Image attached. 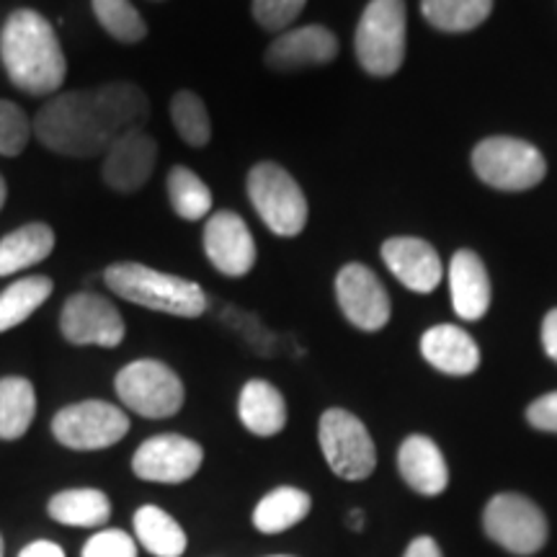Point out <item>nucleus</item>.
Segmentation results:
<instances>
[{"mask_svg":"<svg viewBox=\"0 0 557 557\" xmlns=\"http://www.w3.org/2000/svg\"><path fill=\"white\" fill-rule=\"evenodd\" d=\"M18 557H67V555L58 542L37 540V542H29V545L21 549Z\"/></svg>","mask_w":557,"mask_h":557,"instance_id":"38","label":"nucleus"},{"mask_svg":"<svg viewBox=\"0 0 557 557\" xmlns=\"http://www.w3.org/2000/svg\"><path fill=\"white\" fill-rule=\"evenodd\" d=\"M398 468L406 483L421 496H438L449 485V470L442 449L429 436H408L400 444Z\"/></svg>","mask_w":557,"mask_h":557,"instance_id":"21","label":"nucleus"},{"mask_svg":"<svg viewBox=\"0 0 557 557\" xmlns=\"http://www.w3.org/2000/svg\"><path fill=\"white\" fill-rule=\"evenodd\" d=\"M81 557H137V542L122 529H101L83 545Z\"/></svg>","mask_w":557,"mask_h":557,"instance_id":"35","label":"nucleus"},{"mask_svg":"<svg viewBox=\"0 0 557 557\" xmlns=\"http://www.w3.org/2000/svg\"><path fill=\"white\" fill-rule=\"evenodd\" d=\"M271 557H292V555H271Z\"/></svg>","mask_w":557,"mask_h":557,"instance_id":"43","label":"nucleus"},{"mask_svg":"<svg viewBox=\"0 0 557 557\" xmlns=\"http://www.w3.org/2000/svg\"><path fill=\"white\" fill-rule=\"evenodd\" d=\"M472 169L487 186L500 191L532 189L547 173L542 152L517 137L483 139L472 152Z\"/></svg>","mask_w":557,"mask_h":557,"instance_id":"8","label":"nucleus"},{"mask_svg":"<svg viewBox=\"0 0 557 557\" xmlns=\"http://www.w3.org/2000/svg\"><path fill=\"white\" fill-rule=\"evenodd\" d=\"M403 557H442V547L436 545V540L431 537H418L408 545Z\"/></svg>","mask_w":557,"mask_h":557,"instance_id":"39","label":"nucleus"},{"mask_svg":"<svg viewBox=\"0 0 557 557\" xmlns=\"http://www.w3.org/2000/svg\"><path fill=\"white\" fill-rule=\"evenodd\" d=\"M158 165V143L145 129L124 132L103 152L101 178L109 189L135 194L148 184Z\"/></svg>","mask_w":557,"mask_h":557,"instance_id":"14","label":"nucleus"},{"mask_svg":"<svg viewBox=\"0 0 557 557\" xmlns=\"http://www.w3.org/2000/svg\"><path fill=\"white\" fill-rule=\"evenodd\" d=\"M135 537L152 557H181L189 547L184 527L158 506H139L135 511Z\"/></svg>","mask_w":557,"mask_h":557,"instance_id":"25","label":"nucleus"},{"mask_svg":"<svg viewBox=\"0 0 557 557\" xmlns=\"http://www.w3.org/2000/svg\"><path fill=\"white\" fill-rule=\"evenodd\" d=\"M205 462V449L189 436L160 434L143 442L132 457V472L139 480L163 485L186 483Z\"/></svg>","mask_w":557,"mask_h":557,"instance_id":"12","label":"nucleus"},{"mask_svg":"<svg viewBox=\"0 0 557 557\" xmlns=\"http://www.w3.org/2000/svg\"><path fill=\"white\" fill-rule=\"evenodd\" d=\"M0 60L13 86L29 96L60 94L67 62L52 24L41 13H11L0 32Z\"/></svg>","mask_w":557,"mask_h":557,"instance_id":"1","label":"nucleus"},{"mask_svg":"<svg viewBox=\"0 0 557 557\" xmlns=\"http://www.w3.org/2000/svg\"><path fill=\"white\" fill-rule=\"evenodd\" d=\"M171 120L178 137L191 148H205L212 139V124L205 101L191 90H178L171 101Z\"/></svg>","mask_w":557,"mask_h":557,"instance_id":"31","label":"nucleus"},{"mask_svg":"<svg viewBox=\"0 0 557 557\" xmlns=\"http://www.w3.org/2000/svg\"><path fill=\"white\" fill-rule=\"evenodd\" d=\"M129 431V416L107 400H83L65 406L52 418V436L73 451L114 447Z\"/></svg>","mask_w":557,"mask_h":557,"instance_id":"9","label":"nucleus"},{"mask_svg":"<svg viewBox=\"0 0 557 557\" xmlns=\"http://www.w3.org/2000/svg\"><path fill=\"white\" fill-rule=\"evenodd\" d=\"M201 243H205V253L209 263H212L220 274L240 278L253 269L256 243L253 235H250V227L240 214L227 212V209L209 214Z\"/></svg>","mask_w":557,"mask_h":557,"instance_id":"15","label":"nucleus"},{"mask_svg":"<svg viewBox=\"0 0 557 557\" xmlns=\"http://www.w3.org/2000/svg\"><path fill=\"white\" fill-rule=\"evenodd\" d=\"M169 199L173 212L186 222L205 220L212 212V191L186 165H173L169 171Z\"/></svg>","mask_w":557,"mask_h":557,"instance_id":"30","label":"nucleus"},{"mask_svg":"<svg viewBox=\"0 0 557 557\" xmlns=\"http://www.w3.org/2000/svg\"><path fill=\"white\" fill-rule=\"evenodd\" d=\"M320 449L341 480H367L377 468V449L357 416L344 408H329L320 416Z\"/></svg>","mask_w":557,"mask_h":557,"instance_id":"7","label":"nucleus"},{"mask_svg":"<svg viewBox=\"0 0 557 557\" xmlns=\"http://www.w3.org/2000/svg\"><path fill=\"white\" fill-rule=\"evenodd\" d=\"M54 233L45 222H29V225L13 230L0 238V276H13L18 271L37 267L52 253Z\"/></svg>","mask_w":557,"mask_h":557,"instance_id":"23","label":"nucleus"},{"mask_svg":"<svg viewBox=\"0 0 557 557\" xmlns=\"http://www.w3.org/2000/svg\"><path fill=\"white\" fill-rule=\"evenodd\" d=\"M54 289L50 276H24L0 292V333L26 323Z\"/></svg>","mask_w":557,"mask_h":557,"instance_id":"27","label":"nucleus"},{"mask_svg":"<svg viewBox=\"0 0 557 557\" xmlns=\"http://www.w3.org/2000/svg\"><path fill=\"white\" fill-rule=\"evenodd\" d=\"M47 513L58 524L96 529L109 521L111 500L107 493L96 491V487H70V491L54 493L47 504Z\"/></svg>","mask_w":557,"mask_h":557,"instance_id":"24","label":"nucleus"},{"mask_svg":"<svg viewBox=\"0 0 557 557\" xmlns=\"http://www.w3.org/2000/svg\"><path fill=\"white\" fill-rule=\"evenodd\" d=\"M248 197L263 225L278 238H295L308 225V199L282 165H253V171L248 173Z\"/></svg>","mask_w":557,"mask_h":557,"instance_id":"5","label":"nucleus"},{"mask_svg":"<svg viewBox=\"0 0 557 557\" xmlns=\"http://www.w3.org/2000/svg\"><path fill=\"white\" fill-rule=\"evenodd\" d=\"M542 346H545L547 357L557 361V308L549 310L545 323H542Z\"/></svg>","mask_w":557,"mask_h":557,"instance_id":"37","label":"nucleus"},{"mask_svg":"<svg viewBox=\"0 0 557 557\" xmlns=\"http://www.w3.org/2000/svg\"><path fill=\"white\" fill-rule=\"evenodd\" d=\"M346 524L351 527L354 532H361V529H364V511H361V508H354V511L346 517Z\"/></svg>","mask_w":557,"mask_h":557,"instance_id":"40","label":"nucleus"},{"mask_svg":"<svg viewBox=\"0 0 557 557\" xmlns=\"http://www.w3.org/2000/svg\"><path fill=\"white\" fill-rule=\"evenodd\" d=\"M60 331L73 346L116 348L127 336L122 312L96 292H78L67 297L60 312Z\"/></svg>","mask_w":557,"mask_h":557,"instance_id":"11","label":"nucleus"},{"mask_svg":"<svg viewBox=\"0 0 557 557\" xmlns=\"http://www.w3.org/2000/svg\"><path fill=\"white\" fill-rule=\"evenodd\" d=\"M357 58L369 75L398 73L406 60V3L372 0L357 26Z\"/></svg>","mask_w":557,"mask_h":557,"instance_id":"6","label":"nucleus"},{"mask_svg":"<svg viewBox=\"0 0 557 557\" xmlns=\"http://www.w3.org/2000/svg\"><path fill=\"white\" fill-rule=\"evenodd\" d=\"M527 421L532 423L534 429L549 431V434H557V389L555 393L542 395L529 406Z\"/></svg>","mask_w":557,"mask_h":557,"instance_id":"36","label":"nucleus"},{"mask_svg":"<svg viewBox=\"0 0 557 557\" xmlns=\"http://www.w3.org/2000/svg\"><path fill=\"white\" fill-rule=\"evenodd\" d=\"M336 297L346 320L359 331H382L389 320V297L372 269L348 263L336 276Z\"/></svg>","mask_w":557,"mask_h":557,"instance_id":"13","label":"nucleus"},{"mask_svg":"<svg viewBox=\"0 0 557 557\" xmlns=\"http://www.w3.org/2000/svg\"><path fill=\"white\" fill-rule=\"evenodd\" d=\"M32 124L39 143L65 158H99L114 143L96 107L94 90L52 96Z\"/></svg>","mask_w":557,"mask_h":557,"instance_id":"2","label":"nucleus"},{"mask_svg":"<svg viewBox=\"0 0 557 557\" xmlns=\"http://www.w3.org/2000/svg\"><path fill=\"white\" fill-rule=\"evenodd\" d=\"M421 11L438 32H470L491 16L493 0H421Z\"/></svg>","mask_w":557,"mask_h":557,"instance_id":"29","label":"nucleus"},{"mask_svg":"<svg viewBox=\"0 0 557 557\" xmlns=\"http://www.w3.org/2000/svg\"><path fill=\"white\" fill-rule=\"evenodd\" d=\"M382 261L387 263V269L398 276V282L406 284L408 289L421 292H434L442 282V259L421 238H389L382 246Z\"/></svg>","mask_w":557,"mask_h":557,"instance_id":"17","label":"nucleus"},{"mask_svg":"<svg viewBox=\"0 0 557 557\" xmlns=\"http://www.w3.org/2000/svg\"><path fill=\"white\" fill-rule=\"evenodd\" d=\"M240 423L256 436H276L287 426V403L267 380H250L240 389Z\"/></svg>","mask_w":557,"mask_h":557,"instance_id":"22","label":"nucleus"},{"mask_svg":"<svg viewBox=\"0 0 557 557\" xmlns=\"http://www.w3.org/2000/svg\"><path fill=\"white\" fill-rule=\"evenodd\" d=\"M103 282L116 297L139 305V308L169 312L176 318H199L207 312V295L197 282L143 267V263H111L103 271Z\"/></svg>","mask_w":557,"mask_h":557,"instance_id":"3","label":"nucleus"},{"mask_svg":"<svg viewBox=\"0 0 557 557\" xmlns=\"http://www.w3.org/2000/svg\"><path fill=\"white\" fill-rule=\"evenodd\" d=\"M114 389L124 408L152 421L176 416L186 400L184 382L169 364L158 359L129 361L116 374Z\"/></svg>","mask_w":557,"mask_h":557,"instance_id":"4","label":"nucleus"},{"mask_svg":"<svg viewBox=\"0 0 557 557\" xmlns=\"http://www.w3.org/2000/svg\"><path fill=\"white\" fill-rule=\"evenodd\" d=\"M94 13L103 29L124 45H135L148 34V26L129 0H94Z\"/></svg>","mask_w":557,"mask_h":557,"instance_id":"32","label":"nucleus"},{"mask_svg":"<svg viewBox=\"0 0 557 557\" xmlns=\"http://www.w3.org/2000/svg\"><path fill=\"white\" fill-rule=\"evenodd\" d=\"M310 508V493L292 485L274 487V491L267 493V496L259 500V506H256L253 527L259 529L261 534H282L287 532V529L297 527L302 519H308Z\"/></svg>","mask_w":557,"mask_h":557,"instance_id":"26","label":"nucleus"},{"mask_svg":"<svg viewBox=\"0 0 557 557\" xmlns=\"http://www.w3.org/2000/svg\"><path fill=\"white\" fill-rule=\"evenodd\" d=\"M421 354L431 367L444 374L465 377L480 367V348L468 331L457 325H434L423 333Z\"/></svg>","mask_w":557,"mask_h":557,"instance_id":"18","label":"nucleus"},{"mask_svg":"<svg viewBox=\"0 0 557 557\" xmlns=\"http://www.w3.org/2000/svg\"><path fill=\"white\" fill-rule=\"evenodd\" d=\"M5 555V545H3V534H0V557Z\"/></svg>","mask_w":557,"mask_h":557,"instance_id":"42","label":"nucleus"},{"mask_svg":"<svg viewBox=\"0 0 557 557\" xmlns=\"http://www.w3.org/2000/svg\"><path fill=\"white\" fill-rule=\"evenodd\" d=\"M96 107L111 137H120L124 132L143 129L150 120V99L135 83L116 81L94 90Z\"/></svg>","mask_w":557,"mask_h":557,"instance_id":"19","label":"nucleus"},{"mask_svg":"<svg viewBox=\"0 0 557 557\" xmlns=\"http://www.w3.org/2000/svg\"><path fill=\"white\" fill-rule=\"evenodd\" d=\"M485 534L511 555H534L547 542V519L542 508L519 493H498L483 513Z\"/></svg>","mask_w":557,"mask_h":557,"instance_id":"10","label":"nucleus"},{"mask_svg":"<svg viewBox=\"0 0 557 557\" xmlns=\"http://www.w3.org/2000/svg\"><path fill=\"white\" fill-rule=\"evenodd\" d=\"M37 413V393L26 377L0 380V438L16 442L29 431Z\"/></svg>","mask_w":557,"mask_h":557,"instance_id":"28","label":"nucleus"},{"mask_svg":"<svg viewBox=\"0 0 557 557\" xmlns=\"http://www.w3.org/2000/svg\"><path fill=\"white\" fill-rule=\"evenodd\" d=\"M449 292L455 312L462 320H480L491 308V278L472 250H457L449 263Z\"/></svg>","mask_w":557,"mask_h":557,"instance_id":"20","label":"nucleus"},{"mask_svg":"<svg viewBox=\"0 0 557 557\" xmlns=\"http://www.w3.org/2000/svg\"><path fill=\"white\" fill-rule=\"evenodd\" d=\"M336 34L325 26H302L274 39V45L267 50V65L276 73H292V70L325 65L336 60Z\"/></svg>","mask_w":557,"mask_h":557,"instance_id":"16","label":"nucleus"},{"mask_svg":"<svg viewBox=\"0 0 557 557\" xmlns=\"http://www.w3.org/2000/svg\"><path fill=\"white\" fill-rule=\"evenodd\" d=\"M308 0H253V16L263 29L282 32L302 13Z\"/></svg>","mask_w":557,"mask_h":557,"instance_id":"34","label":"nucleus"},{"mask_svg":"<svg viewBox=\"0 0 557 557\" xmlns=\"http://www.w3.org/2000/svg\"><path fill=\"white\" fill-rule=\"evenodd\" d=\"M34 135V124L16 103L0 99V156L16 158L26 150Z\"/></svg>","mask_w":557,"mask_h":557,"instance_id":"33","label":"nucleus"},{"mask_svg":"<svg viewBox=\"0 0 557 557\" xmlns=\"http://www.w3.org/2000/svg\"><path fill=\"white\" fill-rule=\"evenodd\" d=\"M5 197H9V189H5V181H3V176H0V209H3V205H5Z\"/></svg>","mask_w":557,"mask_h":557,"instance_id":"41","label":"nucleus"}]
</instances>
